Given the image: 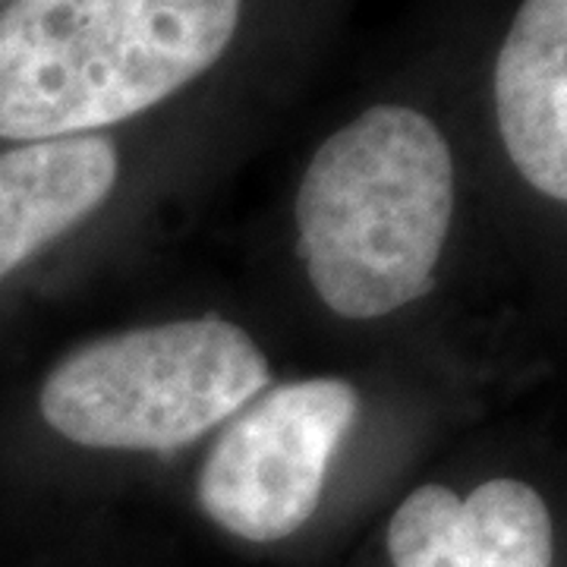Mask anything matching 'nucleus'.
Segmentation results:
<instances>
[{
	"label": "nucleus",
	"instance_id": "obj_6",
	"mask_svg": "<svg viewBox=\"0 0 567 567\" xmlns=\"http://www.w3.org/2000/svg\"><path fill=\"white\" fill-rule=\"evenodd\" d=\"M507 155L543 196L567 199V0H524L495 63Z\"/></svg>",
	"mask_w": 567,
	"mask_h": 567
},
{
	"label": "nucleus",
	"instance_id": "obj_1",
	"mask_svg": "<svg viewBox=\"0 0 567 567\" xmlns=\"http://www.w3.org/2000/svg\"><path fill=\"white\" fill-rule=\"evenodd\" d=\"M454 215V162L439 126L375 104L309 162L297 193L300 256L319 300L379 319L435 287Z\"/></svg>",
	"mask_w": 567,
	"mask_h": 567
},
{
	"label": "nucleus",
	"instance_id": "obj_2",
	"mask_svg": "<svg viewBox=\"0 0 567 567\" xmlns=\"http://www.w3.org/2000/svg\"><path fill=\"white\" fill-rule=\"evenodd\" d=\"M240 0H13L0 13V140L114 126L203 76Z\"/></svg>",
	"mask_w": 567,
	"mask_h": 567
},
{
	"label": "nucleus",
	"instance_id": "obj_3",
	"mask_svg": "<svg viewBox=\"0 0 567 567\" xmlns=\"http://www.w3.org/2000/svg\"><path fill=\"white\" fill-rule=\"evenodd\" d=\"M268 382V360L244 328L205 316L82 344L44 379L41 416L76 445L167 454Z\"/></svg>",
	"mask_w": 567,
	"mask_h": 567
},
{
	"label": "nucleus",
	"instance_id": "obj_4",
	"mask_svg": "<svg viewBox=\"0 0 567 567\" xmlns=\"http://www.w3.org/2000/svg\"><path fill=\"white\" fill-rule=\"evenodd\" d=\"M357 416L360 394L341 379L271 388L215 442L199 473V505L249 543L297 533L316 514L328 466Z\"/></svg>",
	"mask_w": 567,
	"mask_h": 567
},
{
	"label": "nucleus",
	"instance_id": "obj_7",
	"mask_svg": "<svg viewBox=\"0 0 567 567\" xmlns=\"http://www.w3.org/2000/svg\"><path fill=\"white\" fill-rule=\"evenodd\" d=\"M121 158L107 136L29 142L0 155V281L99 212Z\"/></svg>",
	"mask_w": 567,
	"mask_h": 567
},
{
	"label": "nucleus",
	"instance_id": "obj_5",
	"mask_svg": "<svg viewBox=\"0 0 567 567\" xmlns=\"http://www.w3.org/2000/svg\"><path fill=\"white\" fill-rule=\"evenodd\" d=\"M394 567H551V517L536 488L488 480L466 498L420 486L388 527Z\"/></svg>",
	"mask_w": 567,
	"mask_h": 567
}]
</instances>
